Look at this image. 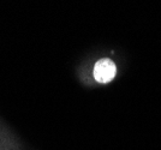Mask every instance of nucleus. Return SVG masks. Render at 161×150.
Returning <instances> with one entry per match:
<instances>
[{"label": "nucleus", "mask_w": 161, "mask_h": 150, "mask_svg": "<svg viewBox=\"0 0 161 150\" xmlns=\"http://www.w3.org/2000/svg\"><path fill=\"white\" fill-rule=\"evenodd\" d=\"M117 73V66L111 59L102 58L95 64L94 66V78L96 82L105 84L109 83Z\"/></svg>", "instance_id": "1"}]
</instances>
